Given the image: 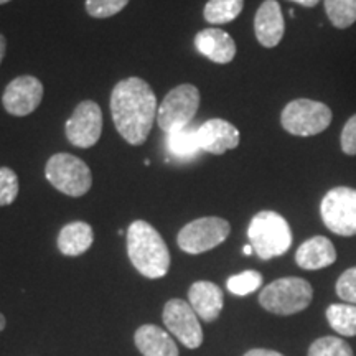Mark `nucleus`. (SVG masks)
I'll return each mask as SVG.
<instances>
[{"instance_id": "obj_6", "label": "nucleus", "mask_w": 356, "mask_h": 356, "mask_svg": "<svg viewBox=\"0 0 356 356\" xmlns=\"http://www.w3.org/2000/svg\"><path fill=\"white\" fill-rule=\"evenodd\" d=\"M332 119V109L323 102L314 99H293L280 114L284 131L297 137L317 136L330 126Z\"/></svg>"}, {"instance_id": "obj_11", "label": "nucleus", "mask_w": 356, "mask_h": 356, "mask_svg": "<svg viewBox=\"0 0 356 356\" xmlns=\"http://www.w3.org/2000/svg\"><path fill=\"white\" fill-rule=\"evenodd\" d=\"M66 137L74 147L89 149L96 145L102 132V113L95 101L79 102L65 127Z\"/></svg>"}, {"instance_id": "obj_15", "label": "nucleus", "mask_w": 356, "mask_h": 356, "mask_svg": "<svg viewBox=\"0 0 356 356\" xmlns=\"http://www.w3.org/2000/svg\"><path fill=\"white\" fill-rule=\"evenodd\" d=\"M188 304L200 318L210 323L220 317L222 305H225V296L216 284L198 280L190 287Z\"/></svg>"}, {"instance_id": "obj_23", "label": "nucleus", "mask_w": 356, "mask_h": 356, "mask_svg": "<svg viewBox=\"0 0 356 356\" xmlns=\"http://www.w3.org/2000/svg\"><path fill=\"white\" fill-rule=\"evenodd\" d=\"M325 13L335 29L345 30L356 22V0H323Z\"/></svg>"}, {"instance_id": "obj_12", "label": "nucleus", "mask_w": 356, "mask_h": 356, "mask_svg": "<svg viewBox=\"0 0 356 356\" xmlns=\"http://www.w3.org/2000/svg\"><path fill=\"white\" fill-rule=\"evenodd\" d=\"M43 99V84L35 76H19L7 84L2 95L3 109L15 118H25L38 108Z\"/></svg>"}, {"instance_id": "obj_4", "label": "nucleus", "mask_w": 356, "mask_h": 356, "mask_svg": "<svg viewBox=\"0 0 356 356\" xmlns=\"http://www.w3.org/2000/svg\"><path fill=\"white\" fill-rule=\"evenodd\" d=\"M314 299V289L302 277H282L270 282L259 293V304L274 315H293L305 310Z\"/></svg>"}, {"instance_id": "obj_1", "label": "nucleus", "mask_w": 356, "mask_h": 356, "mask_svg": "<svg viewBox=\"0 0 356 356\" xmlns=\"http://www.w3.org/2000/svg\"><path fill=\"white\" fill-rule=\"evenodd\" d=\"M157 97L140 78L119 81L111 95V114L121 137L131 145H142L157 119Z\"/></svg>"}, {"instance_id": "obj_35", "label": "nucleus", "mask_w": 356, "mask_h": 356, "mask_svg": "<svg viewBox=\"0 0 356 356\" xmlns=\"http://www.w3.org/2000/svg\"><path fill=\"white\" fill-rule=\"evenodd\" d=\"M7 2H10V0H0V6H3V3H7Z\"/></svg>"}, {"instance_id": "obj_14", "label": "nucleus", "mask_w": 356, "mask_h": 356, "mask_svg": "<svg viewBox=\"0 0 356 356\" xmlns=\"http://www.w3.org/2000/svg\"><path fill=\"white\" fill-rule=\"evenodd\" d=\"M254 33L264 48L277 47L286 33V20L277 0H264L254 17Z\"/></svg>"}, {"instance_id": "obj_19", "label": "nucleus", "mask_w": 356, "mask_h": 356, "mask_svg": "<svg viewBox=\"0 0 356 356\" xmlns=\"http://www.w3.org/2000/svg\"><path fill=\"white\" fill-rule=\"evenodd\" d=\"M95 233L92 228L84 221H73L63 226L58 234V249L61 254L76 257L81 256L92 246Z\"/></svg>"}, {"instance_id": "obj_20", "label": "nucleus", "mask_w": 356, "mask_h": 356, "mask_svg": "<svg viewBox=\"0 0 356 356\" xmlns=\"http://www.w3.org/2000/svg\"><path fill=\"white\" fill-rule=\"evenodd\" d=\"M198 127H181L167 134V149L178 160H191L202 152L198 142Z\"/></svg>"}, {"instance_id": "obj_28", "label": "nucleus", "mask_w": 356, "mask_h": 356, "mask_svg": "<svg viewBox=\"0 0 356 356\" xmlns=\"http://www.w3.org/2000/svg\"><path fill=\"white\" fill-rule=\"evenodd\" d=\"M337 296L346 304L356 305V266L346 269L337 280Z\"/></svg>"}, {"instance_id": "obj_29", "label": "nucleus", "mask_w": 356, "mask_h": 356, "mask_svg": "<svg viewBox=\"0 0 356 356\" xmlns=\"http://www.w3.org/2000/svg\"><path fill=\"white\" fill-rule=\"evenodd\" d=\"M340 145L343 154L351 155V157L356 155V114L351 115L348 121L345 122L340 136Z\"/></svg>"}, {"instance_id": "obj_7", "label": "nucleus", "mask_w": 356, "mask_h": 356, "mask_svg": "<svg viewBox=\"0 0 356 356\" xmlns=\"http://www.w3.org/2000/svg\"><path fill=\"white\" fill-rule=\"evenodd\" d=\"M323 225L338 236H356V190L335 186L328 190L320 203Z\"/></svg>"}, {"instance_id": "obj_10", "label": "nucleus", "mask_w": 356, "mask_h": 356, "mask_svg": "<svg viewBox=\"0 0 356 356\" xmlns=\"http://www.w3.org/2000/svg\"><path fill=\"white\" fill-rule=\"evenodd\" d=\"M163 323L167 330L180 340L186 348L195 350L203 343V330L198 315L188 302L181 299L168 300L163 307Z\"/></svg>"}, {"instance_id": "obj_5", "label": "nucleus", "mask_w": 356, "mask_h": 356, "mask_svg": "<svg viewBox=\"0 0 356 356\" xmlns=\"http://www.w3.org/2000/svg\"><path fill=\"white\" fill-rule=\"evenodd\" d=\"M47 180L68 197H83L91 190L92 175L88 163L71 154H55L44 167Z\"/></svg>"}, {"instance_id": "obj_8", "label": "nucleus", "mask_w": 356, "mask_h": 356, "mask_svg": "<svg viewBox=\"0 0 356 356\" xmlns=\"http://www.w3.org/2000/svg\"><path fill=\"white\" fill-rule=\"evenodd\" d=\"M200 108V91L193 84H180L163 97L157 111V124L168 134L190 126Z\"/></svg>"}, {"instance_id": "obj_16", "label": "nucleus", "mask_w": 356, "mask_h": 356, "mask_svg": "<svg viewBox=\"0 0 356 356\" xmlns=\"http://www.w3.org/2000/svg\"><path fill=\"white\" fill-rule=\"evenodd\" d=\"M195 47L218 65H228L236 56V43L229 33L220 29H204L195 37Z\"/></svg>"}, {"instance_id": "obj_33", "label": "nucleus", "mask_w": 356, "mask_h": 356, "mask_svg": "<svg viewBox=\"0 0 356 356\" xmlns=\"http://www.w3.org/2000/svg\"><path fill=\"white\" fill-rule=\"evenodd\" d=\"M243 252H244V254L251 256V254H252V252H254V249H252V246H251V244H248V246H244V248H243Z\"/></svg>"}, {"instance_id": "obj_22", "label": "nucleus", "mask_w": 356, "mask_h": 356, "mask_svg": "<svg viewBox=\"0 0 356 356\" xmlns=\"http://www.w3.org/2000/svg\"><path fill=\"white\" fill-rule=\"evenodd\" d=\"M330 327L341 337H356V305L332 304L327 309Z\"/></svg>"}, {"instance_id": "obj_30", "label": "nucleus", "mask_w": 356, "mask_h": 356, "mask_svg": "<svg viewBox=\"0 0 356 356\" xmlns=\"http://www.w3.org/2000/svg\"><path fill=\"white\" fill-rule=\"evenodd\" d=\"M244 356H284L282 353L274 350H266V348H254L249 350L248 353H244Z\"/></svg>"}, {"instance_id": "obj_26", "label": "nucleus", "mask_w": 356, "mask_h": 356, "mask_svg": "<svg viewBox=\"0 0 356 356\" xmlns=\"http://www.w3.org/2000/svg\"><path fill=\"white\" fill-rule=\"evenodd\" d=\"M19 197V177L8 167H0V207H8Z\"/></svg>"}, {"instance_id": "obj_18", "label": "nucleus", "mask_w": 356, "mask_h": 356, "mask_svg": "<svg viewBox=\"0 0 356 356\" xmlns=\"http://www.w3.org/2000/svg\"><path fill=\"white\" fill-rule=\"evenodd\" d=\"M134 341L144 356H178L177 343L157 325H142L137 328Z\"/></svg>"}, {"instance_id": "obj_25", "label": "nucleus", "mask_w": 356, "mask_h": 356, "mask_svg": "<svg viewBox=\"0 0 356 356\" xmlns=\"http://www.w3.org/2000/svg\"><path fill=\"white\" fill-rule=\"evenodd\" d=\"M228 291L238 297L249 296L262 286V275L257 270H244L241 274L231 275L226 282Z\"/></svg>"}, {"instance_id": "obj_9", "label": "nucleus", "mask_w": 356, "mask_h": 356, "mask_svg": "<svg viewBox=\"0 0 356 356\" xmlns=\"http://www.w3.org/2000/svg\"><path fill=\"white\" fill-rule=\"evenodd\" d=\"M229 233L228 221L218 216H204L185 225L177 236V243L188 254H202L225 243Z\"/></svg>"}, {"instance_id": "obj_21", "label": "nucleus", "mask_w": 356, "mask_h": 356, "mask_svg": "<svg viewBox=\"0 0 356 356\" xmlns=\"http://www.w3.org/2000/svg\"><path fill=\"white\" fill-rule=\"evenodd\" d=\"M244 0H208L203 8L204 20L213 25L229 24L243 12Z\"/></svg>"}, {"instance_id": "obj_32", "label": "nucleus", "mask_w": 356, "mask_h": 356, "mask_svg": "<svg viewBox=\"0 0 356 356\" xmlns=\"http://www.w3.org/2000/svg\"><path fill=\"white\" fill-rule=\"evenodd\" d=\"M6 51H7V42H6V37H3V35H0V65H2L3 56H6Z\"/></svg>"}, {"instance_id": "obj_27", "label": "nucleus", "mask_w": 356, "mask_h": 356, "mask_svg": "<svg viewBox=\"0 0 356 356\" xmlns=\"http://www.w3.org/2000/svg\"><path fill=\"white\" fill-rule=\"evenodd\" d=\"M129 0H86V12L92 19H109L127 7Z\"/></svg>"}, {"instance_id": "obj_31", "label": "nucleus", "mask_w": 356, "mask_h": 356, "mask_svg": "<svg viewBox=\"0 0 356 356\" xmlns=\"http://www.w3.org/2000/svg\"><path fill=\"white\" fill-rule=\"evenodd\" d=\"M291 2H296V3H299V6H302V7L312 8V7L318 6V3H320V0H291Z\"/></svg>"}, {"instance_id": "obj_13", "label": "nucleus", "mask_w": 356, "mask_h": 356, "mask_svg": "<svg viewBox=\"0 0 356 356\" xmlns=\"http://www.w3.org/2000/svg\"><path fill=\"white\" fill-rule=\"evenodd\" d=\"M198 142L203 152L222 155L239 145L241 136L233 124L225 119H210L198 127Z\"/></svg>"}, {"instance_id": "obj_3", "label": "nucleus", "mask_w": 356, "mask_h": 356, "mask_svg": "<svg viewBox=\"0 0 356 356\" xmlns=\"http://www.w3.org/2000/svg\"><path fill=\"white\" fill-rule=\"evenodd\" d=\"M248 238L254 252L262 261L286 254L292 246V229L287 220L270 210L254 215L249 222Z\"/></svg>"}, {"instance_id": "obj_2", "label": "nucleus", "mask_w": 356, "mask_h": 356, "mask_svg": "<svg viewBox=\"0 0 356 356\" xmlns=\"http://www.w3.org/2000/svg\"><path fill=\"white\" fill-rule=\"evenodd\" d=\"M127 254L137 273L160 279L170 269V252L157 229L147 221H134L127 229Z\"/></svg>"}, {"instance_id": "obj_17", "label": "nucleus", "mask_w": 356, "mask_h": 356, "mask_svg": "<svg viewBox=\"0 0 356 356\" xmlns=\"http://www.w3.org/2000/svg\"><path fill=\"white\" fill-rule=\"evenodd\" d=\"M337 249L325 236H314L302 243L296 252L297 266L305 270H318L335 264Z\"/></svg>"}, {"instance_id": "obj_24", "label": "nucleus", "mask_w": 356, "mask_h": 356, "mask_svg": "<svg viewBox=\"0 0 356 356\" xmlns=\"http://www.w3.org/2000/svg\"><path fill=\"white\" fill-rule=\"evenodd\" d=\"M309 356H355L351 346L340 337H322L309 348Z\"/></svg>"}, {"instance_id": "obj_34", "label": "nucleus", "mask_w": 356, "mask_h": 356, "mask_svg": "<svg viewBox=\"0 0 356 356\" xmlns=\"http://www.w3.org/2000/svg\"><path fill=\"white\" fill-rule=\"evenodd\" d=\"M6 325H7V322H6V317H3V315L0 314V332H2L3 328H6Z\"/></svg>"}]
</instances>
